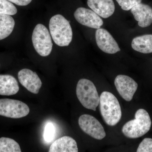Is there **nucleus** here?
Instances as JSON below:
<instances>
[{
    "mask_svg": "<svg viewBox=\"0 0 152 152\" xmlns=\"http://www.w3.org/2000/svg\"><path fill=\"white\" fill-rule=\"evenodd\" d=\"M49 29L52 39L57 45H69L73 37V32L69 22L61 15L52 17L49 23Z\"/></svg>",
    "mask_w": 152,
    "mask_h": 152,
    "instance_id": "obj_1",
    "label": "nucleus"
},
{
    "mask_svg": "<svg viewBox=\"0 0 152 152\" xmlns=\"http://www.w3.org/2000/svg\"><path fill=\"white\" fill-rule=\"evenodd\" d=\"M99 108L101 115L106 124L114 126L120 121L121 109L118 99L112 93L104 91L100 96Z\"/></svg>",
    "mask_w": 152,
    "mask_h": 152,
    "instance_id": "obj_2",
    "label": "nucleus"
},
{
    "mask_svg": "<svg viewBox=\"0 0 152 152\" xmlns=\"http://www.w3.org/2000/svg\"><path fill=\"white\" fill-rule=\"evenodd\" d=\"M151 124L148 113L144 109H139L136 112L134 119L129 121L124 125L122 132L127 137L137 138L147 134L151 129Z\"/></svg>",
    "mask_w": 152,
    "mask_h": 152,
    "instance_id": "obj_3",
    "label": "nucleus"
},
{
    "mask_svg": "<svg viewBox=\"0 0 152 152\" xmlns=\"http://www.w3.org/2000/svg\"><path fill=\"white\" fill-rule=\"evenodd\" d=\"M76 94L82 105L96 111L99 103L100 97L92 82L88 79H80L77 84Z\"/></svg>",
    "mask_w": 152,
    "mask_h": 152,
    "instance_id": "obj_4",
    "label": "nucleus"
},
{
    "mask_svg": "<svg viewBox=\"0 0 152 152\" xmlns=\"http://www.w3.org/2000/svg\"><path fill=\"white\" fill-rule=\"evenodd\" d=\"M32 41L35 50L40 56H48L51 53L53 43L48 30L42 24L36 26L32 36Z\"/></svg>",
    "mask_w": 152,
    "mask_h": 152,
    "instance_id": "obj_5",
    "label": "nucleus"
},
{
    "mask_svg": "<svg viewBox=\"0 0 152 152\" xmlns=\"http://www.w3.org/2000/svg\"><path fill=\"white\" fill-rule=\"evenodd\" d=\"M30 109L26 104L18 100L9 99H0V115L20 118L26 116L29 113Z\"/></svg>",
    "mask_w": 152,
    "mask_h": 152,
    "instance_id": "obj_6",
    "label": "nucleus"
},
{
    "mask_svg": "<svg viewBox=\"0 0 152 152\" xmlns=\"http://www.w3.org/2000/svg\"><path fill=\"white\" fill-rule=\"evenodd\" d=\"M79 126L86 134L98 140H102L106 137L104 128L95 117L88 114L82 115L78 120Z\"/></svg>",
    "mask_w": 152,
    "mask_h": 152,
    "instance_id": "obj_7",
    "label": "nucleus"
},
{
    "mask_svg": "<svg viewBox=\"0 0 152 152\" xmlns=\"http://www.w3.org/2000/svg\"><path fill=\"white\" fill-rule=\"evenodd\" d=\"M115 85L121 96L127 102L132 99L138 86L132 78L124 75H119L116 77Z\"/></svg>",
    "mask_w": 152,
    "mask_h": 152,
    "instance_id": "obj_8",
    "label": "nucleus"
},
{
    "mask_svg": "<svg viewBox=\"0 0 152 152\" xmlns=\"http://www.w3.org/2000/svg\"><path fill=\"white\" fill-rule=\"evenodd\" d=\"M74 17L80 24L89 28L97 29L103 25V21L100 17L89 9L78 8L75 11Z\"/></svg>",
    "mask_w": 152,
    "mask_h": 152,
    "instance_id": "obj_9",
    "label": "nucleus"
},
{
    "mask_svg": "<svg viewBox=\"0 0 152 152\" xmlns=\"http://www.w3.org/2000/svg\"><path fill=\"white\" fill-rule=\"evenodd\" d=\"M95 37L98 47L104 53L113 54L121 51L116 41L107 30L97 29Z\"/></svg>",
    "mask_w": 152,
    "mask_h": 152,
    "instance_id": "obj_10",
    "label": "nucleus"
},
{
    "mask_svg": "<svg viewBox=\"0 0 152 152\" xmlns=\"http://www.w3.org/2000/svg\"><path fill=\"white\" fill-rule=\"evenodd\" d=\"M21 84L30 92L38 94L42 86L40 79L35 72L28 69H23L18 73Z\"/></svg>",
    "mask_w": 152,
    "mask_h": 152,
    "instance_id": "obj_11",
    "label": "nucleus"
},
{
    "mask_svg": "<svg viewBox=\"0 0 152 152\" xmlns=\"http://www.w3.org/2000/svg\"><path fill=\"white\" fill-rule=\"evenodd\" d=\"M131 12L139 26L146 28L152 23V8L150 6L140 3L131 9Z\"/></svg>",
    "mask_w": 152,
    "mask_h": 152,
    "instance_id": "obj_12",
    "label": "nucleus"
},
{
    "mask_svg": "<svg viewBox=\"0 0 152 152\" xmlns=\"http://www.w3.org/2000/svg\"><path fill=\"white\" fill-rule=\"evenodd\" d=\"M87 4L96 13L104 18L111 16L115 12L113 0H88Z\"/></svg>",
    "mask_w": 152,
    "mask_h": 152,
    "instance_id": "obj_13",
    "label": "nucleus"
},
{
    "mask_svg": "<svg viewBox=\"0 0 152 152\" xmlns=\"http://www.w3.org/2000/svg\"><path fill=\"white\" fill-rule=\"evenodd\" d=\"M77 142L71 137L64 136L55 141L51 145L49 152H77Z\"/></svg>",
    "mask_w": 152,
    "mask_h": 152,
    "instance_id": "obj_14",
    "label": "nucleus"
},
{
    "mask_svg": "<svg viewBox=\"0 0 152 152\" xmlns=\"http://www.w3.org/2000/svg\"><path fill=\"white\" fill-rule=\"evenodd\" d=\"M19 91L16 79L10 75H0V95L12 96Z\"/></svg>",
    "mask_w": 152,
    "mask_h": 152,
    "instance_id": "obj_15",
    "label": "nucleus"
},
{
    "mask_svg": "<svg viewBox=\"0 0 152 152\" xmlns=\"http://www.w3.org/2000/svg\"><path fill=\"white\" fill-rule=\"evenodd\" d=\"M132 47L134 50L142 53H152V35H144L134 38Z\"/></svg>",
    "mask_w": 152,
    "mask_h": 152,
    "instance_id": "obj_16",
    "label": "nucleus"
},
{
    "mask_svg": "<svg viewBox=\"0 0 152 152\" xmlns=\"http://www.w3.org/2000/svg\"><path fill=\"white\" fill-rule=\"evenodd\" d=\"M15 20L10 15L0 14V40L8 37L12 32Z\"/></svg>",
    "mask_w": 152,
    "mask_h": 152,
    "instance_id": "obj_17",
    "label": "nucleus"
},
{
    "mask_svg": "<svg viewBox=\"0 0 152 152\" xmlns=\"http://www.w3.org/2000/svg\"><path fill=\"white\" fill-rule=\"evenodd\" d=\"M20 147L15 140L10 138H0V152H21Z\"/></svg>",
    "mask_w": 152,
    "mask_h": 152,
    "instance_id": "obj_18",
    "label": "nucleus"
},
{
    "mask_svg": "<svg viewBox=\"0 0 152 152\" xmlns=\"http://www.w3.org/2000/svg\"><path fill=\"white\" fill-rule=\"evenodd\" d=\"M18 10L14 4L8 0H0V14L14 15Z\"/></svg>",
    "mask_w": 152,
    "mask_h": 152,
    "instance_id": "obj_19",
    "label": "nucleus"
},
{
    "mask_svg": "<svg viewBox=\"0 0 152 152\" xmlns=\"http://www.w3.org/2000/svg\"><path fill=\"white\" fill-rule=\"evenodd\" d=\"M56 129L54 125L52 123H48L44 129L43 138L45 141L50 143L54 139Z\"/></svg>",
    "mask_w": 152,
    "mask_h": 152,
    "instance_id": "obj_20",
    "label": "nucleus"
},
{
    "mask_svg": "<svg viewBox=\"0 0 152 152\" xmlns=\"http://www.w3.org/2000/svg\"><path fill=\"white\" fill-rule=\"evenodd\" d=\"M122 10L129 11L141 3L142 0H116Z\"/></svg>",
    "mask_w": 152,
    "mask_h": 152,
    "instance_id": "obj_21",
    "label": "nucleus"
},
{
    "mask_svg": "<svg viewBox=\"0 0 152 152\" xmlns=\"http://www.w3.org/2000/svg\"><path fill=\"white\" fill-rule=\"evenodd\" d=\"M137 152H152V139L146 138L139 145Z\"/></svg>",
    "mask_w": 152,
    "mask_h": 152,
    "instance_id": "obj_22",
    "label": "nucleus"
},
{
    "mask_svg": "<svg viewBox=\"0 0 152 152\" xmlns=\"http://www.w3.org/2000/svg\"><path fill=\"white\" fill-rule=\"evenodd\" d=\"M8 1L18 6H26L30 4L32 0H8Z\"/></svg>",
    "mask_w": 152,
    "mask_h": 152,
    "instance_id": "obj_23",
    "label": "nucleus"
}]
</instances>
